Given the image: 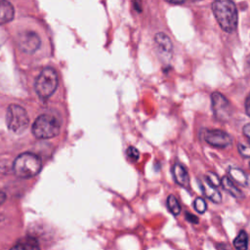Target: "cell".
Here are the masks:
<instances>
[{
  "label": "cell",
  "mask_w": 250,
  "mask_h": 250,
  "mask_svg": "<svg viewBox=\"0 0 250 250\" xmlns=\"http://www.w3.org/2000/svg\"><path fill=\"white\" fill-rule=\"evenodd\" d=\"M212 11L221 28L228 33L236 29L238 15L235 4L231 0H214Z\"/></svg>",
  "instance_id": "obj_1"
},
{
  "label": "cell",
  "mask_w": 250,
  "mask_h": 250,
  "mask_svg": "<svg viewBox=\"0 0 250 250\" xmlns=\"http://www.w3.org/2000/svg\"><path fill=\"white\" fill-rule=\"evenodd\" d=\"M42 168L40 157L31 152L20 154L14 161L13 170L16 176L20 178H31L39 174Z\"/></svg>",
  "instance_id": "obj_2"
},
{
  "label": "cell",
  "mask_w": 250,
  "mask_h": 250,
  "mask_svg": "<svg viewBox=\"0 0 250 250\" xmlns=\"http://www.w3.org/2000/svg\"><path fill=\"white\" fill-rule=\"evenodd\" d=\"M61 124L59 120L49 114L38 116L32 124L31 132L37 139H51L56 137L60 132Z\"/></svg>",
  "instance_id": "obj_3"
},
{
  "label": "cell",
  "mask_w": 250,
  "mask_h": 250,
  "mask_svg": "<svg viewBox=\"0 0 250 250\" xmlns=\"http://www.w3.org/2000/svg\"><path fill=\"white\" fill-rule=\"evenodd\" d=\"M59 78L56 70L51 67L44 68L37 76L34 88L41 99H48L58 88Z\"/></svg>",
  "instance_id": "obj_4"
},
{
  "label": "cell",
  "mask_w": 250,
  "mask_h": 250,
  "mask_svg": "<svg viewBox=\"0 0 250 250\" xmlns=\"http://www.w3.org/2000/svg\"><path fill=\"white\" fill-rule=\"evenodd\" d=\"M6 123L11 132L16 134L22 133L29 123L26 110L19 104H10L7 108Z\"/></svg>",
  "instance_id": "obj_5"
},
{
  "label": "cell",
  "mask_w": 250,
  "mask_h": 250,
  "mask_svg": "<svg viewBox=\"0 0 250 250\" xmlns=\"http://www.w3.org/2000/svg\"><path fill=\"white\" fill-rule=\"evenodd\" d=\"M211 105L215 117L220 121H228L232 114V107L229 100L220 92L211 94Z\"/></svg>",
  "instance_id": "obj_6"
},
{
  "label": "cell",
  "mask_w": 250,
  "mask_h": 250,
  "mask_svg": "<svg viewBox=\"0 0 250 250\" xmlns=\"http://www.w3.org/2000/svg\"><path fill=\"white\" fill-rule=\"evenodd\" d=\"M203 138L208 145L220 148L229 146L232 142L230 135L220 129L205 130L203 133Z\"/></svg>",
  "instance_id": "obj_7"
},
{
  "label": "cell",
  "mask_w": 250,
  "mask_h": 250,
  "mask_svg": "<svg viewBox=\"0 0 250 250\" xmlns=\"http://www.w3.org/2000/svg\"><path fill=\"white\" fill-rule=\"evenodd\" d=\"M18 45L22 52L32 54L39 49L41 40L34 31H23L18 36Z\"/></svg>",
  "instance_id": "obj_8"
},
{
  "label": "cell",
  "mask_w": 250,
  "mask_h": 250,
  "mask_svg": "<svg viewBox=\"0 0 250 250\" xmlns=\"http://www.w3.org/2000/svg\"><path fill=\"white\" fill-rule=\"evenodd\" d=\"M154 45L159 57L164 61H169L173 54V44L169 36L163 32H158L154 36Z\"/></svg>",
  "instance_id": "obj_9"
},
{
  "label": "cell",
  "mask_w": 250,
  "mask_h": 250,
  "mask_svg": "<svg viewBox=\"0 0 250 250\" xmlns=\"http://www.w3.org/2000/svg\"><path fill=\"white\" fill-rule=\"evenodd\" d=\"M172 174H173L175 182L179 186H181L185 188H189V177H188V171L182 164L175 163L172 168Z\"/></svg>",
  "instance_id": "obj_10"
},
{
  "label": "cell",
  "mask_w": 250,
  "mask_h": 250,
  "mask_svg": "<svg viewBox=\"0 0 250 250\" xmlns=\"http://www.w3.org/2000/svg\"><path fill=\"white\" fill-rule=\"evenodd\" d=\"M200 188H201V191L202 193L211 201H213L214 203L218 204L221 203L222 201V195L221 192L217 189V187L213 186L212 184H210L206 179L202 180L200 182Z\"/></svg>",
  "instance_id": "obj_11"
},
{
  "label": "cell",
  "mask_w": 250,
  "mask_h": 250,
  "mask_svg": "<svg viewBox=\"0 0 250 250\" xmlns=\"http://www.w3.org/2000/svg\"><path fill=\"white\" fill-rule=\"evenodd\" d=\"M15 11L12 4L7 0H0V25L11 21Z\"/></svg>",
  "instance_id": "obj_12"
},
{
  "label": "cell",
  "mask_w": 250,
  "mask_h": 250,
  "mask_svg": "<svg viewBox=\"0 0 250 250\" xmlns=\"http://www.w3.org/2000/svg\"><path fill=\"white\" fill-rule=\"evenodd\" d=\"M221 186L224 188L225 190H227L231 196L235 197V198H242L243 197V193L242 191L234 185L233 181L228 177V176H224L221 179Z\"/></svg>",
  "instance_id": "obj_13"
},
{
  "label": "cell",
  "mask_w": 250,
  "mask_h": 250,
  "mask_svg": "<svg viewBox=\"0 0 250 250\" xmlns=\"http://www.w3.org/2000/svg\"><path fill=\"white\" fill-rule=\"evenodd\" d=\"M228 173H229V178L233 182H235L236 184H238L240 186H246L247 185V183H248L247 175L241 169L236 168V167H229Z\"/></svg>",
  "instance_id": "obj_14"
},
{
  "label": "cell",
  "mask_w": 250,
  "mask_h": 250,
  "mask_svg": "<svg viewBox=\"0 0 250 250\" xmlns=\"http://www.w3.org/2000/svg\"><path fill=\"white\" fill-rule=\"evenodd\" d=\"M13 248L15 249H38L39 245L38 242L32 238V237H25L23 239H21L20 241H18Z\"/></svg>",
  "instance_id": "obj_15"
},
{
  "label": "cell",
  "mask_w": 250,
  "mask_h": 250,
  "mask_svg": "<svg viewBox=\"0 0 250 250\" xmlns=\"http://www.w3.org/2000/svg\"><path fill=\"white\" fill-rule=\"evenodd\" d=\"M233 246L238 250H245L248 248V234L245 230H240L237 236L233 239Z\"/></svg>",
  "instance_id": "obj_16"
},
{
  "label": "cell",
  "mask_w": 250,
  "mask_h": 250,
  "mask_svg": "<svg viewBox=\"0 0 250 250\" xmlns=\"http://www.w3.org/2000/svg\"><path fill=\"white\" fill-rule=\"evenodd\" d=\"M167 208L174 216H178L181 213V205L175 195L170 194L167 197Z\"/></svg>",
  "instance_id": "obj_17"
},
{
  "label": "cell",
  "mask_w": 250,
  "mask_h": 250,
  "mask_svg": "<svg viewBox=\"0 0 250 250\" xmlns=\"http://www.w3.org/2000/svg\"><path fill=\"white\" fill-rule=\"evenodd\" d=\"M193 208L199 214H203L207 210V203H206V201L202 197L198 196L193 201Z\"/></svg>",
  "instance_id": "obj_18"
},
{
  "label": "cell",
  "mask_w": 250,
  "mask_h": 250,
  "mask_svg": "<svg viewBox=\"0 0 250 250\" xmlns=\"http://www.w3.org/2000/svg\"><path fill=\"white\" fill-rule=\"evenodd\" d=\"M237 150L241 156L246 157V158L250 157V145H247L244 143H238Z\"/></svg>",
  "instance_id": "obj_19"
},
{
  "label": "cell",
  "mask_w": 250,
  "mask_h": 250,
  "mask_svg": "<svg viewBox=\"0 0 250 250\" xmlns=\"http://www.w3.org/2000/svg\"><path fill=\"white\" fill-rule=\"evenodd\" d=\"M205 179L210 183V184H212L213 186H215V187H219V186H221V179L219 178V176L217 175V174H215V173H213V172H208L207 174H206V176H205Z\"/></svg>",
  "instance_id": "obj_20"
},
{
  "label": "cell",
  "mask_w": 250,
  "mask_h": 250,
  "mask_svg": "<svg viewBox=\"0 0 250 250\" xmlns=\"http://www.w3.org/2000/svg\"><path fill=\"white\" fill-rule=\"evenodd\" d=\"M127 156L132 161H137L140 157V152L135 146H129L127 149Z\"/></svg>",
  "instance_id": "obj_21"
},
{
  "label": "cell",
  "mask_w": 250,
  "mask_h": 250,
  "mask_svg": "<svg viewBox=\"0 0 250 250\" xmlns=\"http://www.w3.org/2000/svg\"><path fill=\"white\" fill-rule=\"evenodd\" d=\"M185 216H186V220L188 221L189 223H191V224H197L198 223V218L195 215H193L189 212H187Z\"/></svg>",
  "instance_id": "obj_22"
},
{
  "label": "cell",
  "mask_w": 250,
  "mask_h": 250,
  "mask_svg": "<svg viewBox=\"0 0 250 250\" xmlns=\"http://www.w3.org/2000/svg\"><path fill=\"white\" fill-rule=\"evenodd\" d=\"M244 105H245V111H246L247 115L250 116V93L247 95V97L245 99Z\"/></svg>",
  "instance_id": "obj_23"
},
{
  "label": "cell",
  "mask_w": 250,
  "mask_h": 250,
  "mask_svg": "<svg viewBox=\"0 0 250 250\" xmlns=\"http://www.w3.org/2000/svg\"><path fill=\"white\" fill-rule=\"evenodd\" d=\"M242 133L245 137H247L250 140V123H247L242 128Z\"/></svg>",
  "instance_id": "obj_24"
},
{
  "label": "cell",
  "mask_w": 250,
  "mask_h": 250,
  "mask_svg": "<svg viewBox=\"0 0 250 250\" xmlns=\"http://www.w3.org/2000/svg\"><path fill=\"white\" fill-rule=\"evenodd\" d=\"M6 200V194L0 190V205H2Z\"/></svg>",
  "instance_id": "obj_25"
},
{
  "label": "cell",
  "mask_w": 250,
  "mask_h": 250,
  "mask_svg": "<svg viewBox=\"0 0 250 250\" xmlns=\"http://www.w3.org/2000/svg\"><path fill=\"white\" fill-rule=\"evenodd\" d=\"M165 1H167L168 3H171V4H182L186 0H165Z\"/></svg>",
  "instance_id": "obj_26"
},
{
  "label": "cell",
  "mask_w": 250,
  "mask_h": 250,
  "mask_svg": "<svg viewBox=\"0 0 250 250\" xmlns=\"http://www.w3.org/2000/svg\"><path fill=\"white\" fill-rule=\"evenodd\" d=\"M246 70L250 73V56L246 60Z\"/></svg>",
  "instance_id": "obj_27"
},
{
  "label": "cell",
  "mask_w": 250,
  "mask_h": 250,
  "mask_svg": "<svg viewBox=\"0 0 250 250\" xmlns=\"http://www.w3.org/2000/svg\"><path fill=\"white\" fill-rule=\"evenodd\" d=\"M2 218H3V217H2V216H1V215H0V221H1V220H2Z\"/></svg>",
  "instance_id": "obj_28"
},
{
  "label": "cell",
  "mask_w": 250,
  "mask_h": 250,
  "mask_svg": "<svg viewBox=\"0 0 250 250\" xmlns=\"http://www.w3.org/2000/svg\"><path fill=\"white\" fill-rule=\"evenodd\" d=\"M249 166H250V163H249Z\"/></svg>",
  "instance_id": "obj_29"
}]
</instances>
